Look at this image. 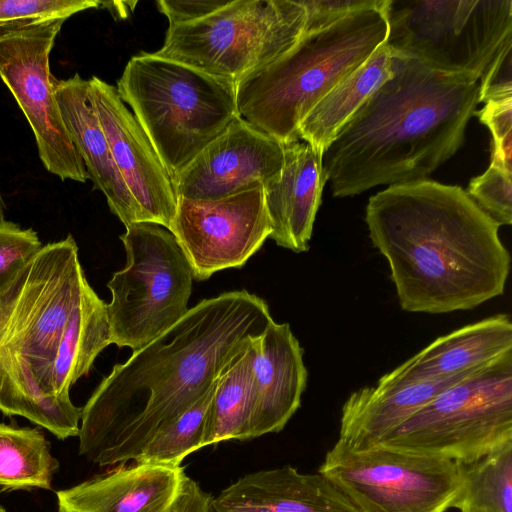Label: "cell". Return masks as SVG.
Segmentation results:
<instances>
[{"instance_id":"cell-1","label":"cell","mask_w":512,"mask_h":512,"mask_svg":"<svg viewBox=\"0 0 512 512\" xmlns=\"http://www.w3.org/2000/svg\"><path fill=\"white\" fill-rule=\"evenodd\" d=\"M272 320L266 301L245 289L189 308L100 382L81 410L79 453L100 466L135 461L158 432L215 386Z\"/></svg>"},{"instance_id":"cell-2","label":"cell","mask_w":512,"mask_h":512,"mask_svg":"<svg viewBox=\"0 0 512 512\" xmlns=\"http://www.w3.org/2000/svg\"><path fill=\"white\" fill-rule=\"evenodd\" d=\"M365 222L402 310H470L504 293L511 257L500 226L461 187L428 179L388 186L369 198Z\"/></svg>"},{"instance_id":"cell-3","label":"cell","mask_w":512,"mask_h":512,"mask_svg":"<svg viewBox=\"0 0 512 512\" xmlns=\"http://www.w3.org/2000/svg\"><path fill=\"white\" fill-rule=\"evenodd\" d=\"M392 53L393 75L323 153L334 197L424 180L464 143L479 104V80L439 73Z\"/></svg>"},{"instance_id":"cell-4","label":"cell","mask_w":512,"mask_h":512,"mask_svg":"<svg viewBox=\"0 0 512 512\" xmlns=\"http://www.w3.org/2000/svg\"><path fill=\"white\" fill-rule=\"evenodd\" d=\"M304 34L286 53L236 83L239 116L282 144L298 141L309 111L388 38V5Z\"/></svg>"},{"instance_id":"cell-5","label":"cell","mask_w":512,"mask_h":512,"mask_svg":"<svg viewBox=\"0 0 512 512\" xmlns=\"http://www.w3.org/2000/svg\"><path fill=\"white\" fill-rule=\"evenodd\" d=\"M116 90L171 179L239 116L234 81L155 53L133 56Z\"/></svg>"},{"instance_id":"cell-6","label":"cell","mask_w":512,"mask_h":512,"mask_svg":"<svg viewBox=\"0 0 512 512\" xmlns=\"http://www.w3.org/2000/svg\"><path fill=\"white\" fill-rule=\"evenodd\" d=\"M378 445L463 465L512 445V352L442 390Z\"/></svg>"},{"instance_id":"cell-7","label":"cell","mask_w":512,"mask_h":512,"mask_svg":"<svg viewBox=\"0 0 512 512\" xmlns=\"http://www.w3.org/2000/svg\"><path fill=\"white\" fill-rule=\"evenodd\" d=\"M300 0H231L198 21L167 29L158 56L237 83L304 35Z\"/></svg>"},{"instance_id":"cell-8","label":"cell","mask_w":512,"mask_h":512,"mask_svg":"<svg viewBox=\"0 0 512 512\" xmlns=\"http://www.w3.org/2000/svg\"><path fill=\"white\" fill-rule=\"evenodd\" d=\"M387 46L429 69L480 80L512 40L511 0H390Z\"/></svg>"},{"instance_id":"cell-9","label":"cell","mask_w":512,"mask_h":512,"mask_svg":"<svg viewBox=\"0 0 512 512\" xmlns=\"http://www.w3.org/2000/svg\"><path fill=\"white\" fill-rule=\"evenodd\" d=\"M120 239L127 260L107 283L110 337L135 351L188 312L193 275L176 238L161 225L130 224Z\"/></svg>"},{"instance_id":"cell-10","label":"cell","mask_w":512,"mask_h":512,"mask_svg":"<svg viewBox=\"0 0 512 512\" xmlns=\"http://www.w3.org/2000/svg\"><path fill=\"white\" fill-rule=\"evenodd\" d=\"M318 472L359 512H447L463 489L462 464L381 445L354 450L337 441Z\"/></svg>"},{"instance_id":"cell-11","label":"cell","mask_w":512,"mask_h":512,"mask_svg":"<svg viewBox=\"0 0 512 512\" xmlns=\"http://www.w3.org/2000/svg\"><path fill=\"white\" fill-rule=\"evenodd\" d=\"M87 282L72 237L44 245L14 282V296L0 333V350L26 357L44 390L67 321ZM53 394V393H52Z\"/></svg>"},{"instance_id":"cell-12","label":"cell","mask_w":512,"mask_h":512,"mask_svg":"<svg viewBox=\"0 0 512 512\" xmlns=\"http://www.w3.org/2000/svg\"><path fill=\"white\" fill-rule=\"evenodd\" d=\"M64 22L0 28V78L32 129L45 169L62 181L85 183L88 174L64 124L50 72V53Z\"/></svg>"},{"instance_id":"cell-13","label":"cell","mask_w":512,"mask_h":512,"mask_svg":"<svg viewBox=\"0 0 512 512\" xmlns=\"http://www.w3.org/2000/svg\"><path fill=\"white\" fill-rule=\"evenodd\" d=\"M185 254L193 279L240 268L262 247L272 228L264 189L216 200L177 198L168 229Z\"/></svg>"},{"instance_id":"cell-14","label":"cell","mask_w":512,"mask_h":512,"mask_svg":"<svg viewBox=\"0 0 512 512\" xmlns=\"http://www.w3.org/2000/svg\"><path fill=\"white\" fill-rule=\"evenodd\" d=\"M283 161L284 144L238 116L172 184L177 198L221 199L264 188L279 176Z\"/></svg>"},{"instance_id":"cell-15","label":"cell","mask_w":512,"mask_h":512,"mask_svg":"<svg viewBox=\"0 0 512 512\" xmlns=\"http://www.w3.org/2000/svg\"><path fill=\"white\" fill-rule=\"evenodd\" d=\"M89 84L113 161L139 209L141 222L169 229L177 206L170 175L116 87L96 76Z\"/></svg>"},{"instance_id":"cell-16","label":"cell","mask_w":512,"mask_h":512,"mask_svg":"<svg viewBox=\"0 0 512 512\" xmlns=\"http://www.w3.org/2000/svg\"><path fill=\"white\" fill-rule=\"evenodd\" d=\"M288 323L272 320L257 340L250 439L280 432L301 405L308 372Z\"/></svg>"},{"instance_id":"cell-17","label":"cell","mask_w":512,"mask_h":512,"mask_svg":"<svg viewBox=\"0 0 512 512\" xmlns=\"http://www.w3.org/2000/svg\"><path fill=\"white\" fill-rule=\"evenodd\" d=\"M185 475L181 465H120L58 491V512H170Z\"/></svg>"},{"instance_id":"cell-18","label":"cell","mask_w":512,"mask_h":512,"mask_svg":"<svg viewBox=\"0 0 512 512\" xmlns=\"http://www.w3.org/2000/svg\"><path fill=\"white\" fill-rule=\"evenodd\" d=\"M210 512H359L321 473L286 465L248 473L212 497Z\"/></svg>"},{"instance_id":"cell-19","label":"cell","mask_w":512,"mask_h":512,"mask_svg":"<svg viewBox=\"0 0 512 512\" xmlns=\"http://www.w3.org/2000/svg\"><path fill=\"white\" fill-rule=\"evenodd\" d=\"M322 156L301 140L284 144L281 172L263 188L272 228L269 238L295 253L309 250L315 217L327 182Z\"/></svg>"},{"instance_id":"cell-20","label":"cell","mask_w":512,"mask_h":512,"mask_svg":"<svg viewBox=\"0 0 512 512\" xmlns=\"http://www.w3.org/2000/svg\"><path fill=\"white\" fill-rule=\"evenodd\" d=\"M67 131L82 158L94 189L100 190L110 211L126 226L141 222L139 209L117 167L96 113L89 80L78 73L66 80H53Z\"/></svg>"},{"instance_id":"cell-21","label":"cell","mask_w":512,"mask_h":512,"mask_svg":"<svg viewBox=\"0 0 512 512\" xmlns=\"http://www.w3.org/2000/svg\"><path fill=\"white\" fill-rule=\"evenodd\" d=\"M512 352V321L496 314L435 339L377 383L401 385L449 377L483 367Z\"/></svg>"},{"instance_id":"cell-22","label":"cell","mask_w":512,"mask_h":512,"mask_svg":"<svg viewBox=\"0 0 512 512\" xmlns=\"http://www.w3.org/2000/svg\"><path fill=\"white\" fill-rule=\"evenodd\" d=\"M475 370L401 385L377 383L352 392L341 409L338 441L354 450L378 445L438 393Z\"/></svg>"},{"instance_id":"cell-23","label":"cell","mask_w":512,"mask_h":512,"mask_svg":"<svg viewBox=\"0 0 512 512\" xmlns=\"http://www.w3.org/2000/svg\"><path fill=\"white\" fill-rule=\"evenodd\" d=\"M392 75L393 53L385 43L309 111L298 126V140L323 154L340 129Z\"/></svg>"},{"instance_id":"cell-24","label":"cell","mask_w":512,"mask_h":512,"mask_svg":"<svg viewBox=\"0 0 512 512\" xmlns=\"http://www.w3.org/2000/svg\"><path fill=\"white\" fill-rule=\"evenodd\" d=\"M81 410L70 397H58L44 390L26 357L0 350V411L3 414L25 417L64 440L78 436Z\"/></svg>"},{"instance_id":"cell-25","label":"cell","mask_w":512,"mask_h":512,"mask_svg":"<svg viewBox=\"0 0 512 512\" xmlns=\"http://www.w3.org/2000/svg\"><path fill=\"white\" fill-rule=\"evenodd\" d=\"M110 344L107 304L87 281L56 349L51 372L52 393L69 397L70 387L89 373L96 357Z\"/></svg>"},{"instance_id":"cell-26","label":"cell","mask_w":512,"mask_h":512,"mask_svg":"<svg viewBox=\"0 0 512 512\" xmlns=\"http://www.w3.org/2000/svg\"><path fill=\"white\" fill-rule=\"evenodd\" d=\"M257 340L216 382L206 414L204 447L223 441L250 439Z\"/></svg>"},{"instance_id":"cell-27","label":"cell","mask_w":512,"mask_h":512,"mask_svg":"<svg viewBox=\"0 0 512 512\" xmlns=\"http://www.w3.org/2000/svg\"><path fill=\"white\" fill-rule=\"evenodd\" d=\"M58 461L39 428L0 423V486L7 490L50 489Z\"/></svg>"},{"instance_id":"cell-28","label":"cell","mask_w":512,"mask_h":512,"mask_svg":"<svg viewBox=\"0 0 512 512\" xmlns=\"http://www.w3.org/2000/svg\"><path fill=\"white\" fill-rule=\"evenodd\" d=\"M463 489L458 509L512 512V445L463 465Z\"/></svg>"},{"instance_id":"cell-29","label":"cell","mask_w":512,"mask_h":512,"mask_svg":"<svg viewBox=\"0 0 512 512\" xmlns=\"http://www.w3.org/2000/svg\"><path fill=\"white\" fill-rule=\"evenodd\" d=\"M214 388L158 432L134 462L180 466L186 456L203 448L206 414Z\"/></svg>"},{"instance_id":"cell-30","label":"cell","mask_w":512,"mask_h":512,"mask_svg":"<svg viewBox=\"0 0 512 512\" xmlns=\"http://www.w3.org/2000/svg\"><path fill=\"white\" fill-rule=\"evenodd\" d=\"M94 0H0V28H22L66 21L74 14L98 8Z\"/></svg>"},{"instance_id":"cell-31","label":"cell","mask_w":512,"mask_h":512,"mask_svg":"<svg viewBox=\"0 0 512 512\" xmlns=\"http://www.w3.org/2000/svg\"><path fill=\"white\" fill-rule=\"evenodd\" d=\"M466 193L499 226L512 224V171L490 164L470 180Z\"/></svg>"},{"instance_id":"cell-32","label":"cell","mask_w":512,"mask_h":512,"mask_svg":"<svg viewBox=\"0 0 512 512\" xmlns=\"http://www.w3.org/2000/svg\"><path fill=\"white\" fill-rule=\"evenodd\" d=\"M43 245L37 233L18 224L0 222V294L6 292Z\"/></svg>"},{"instance_id":"cell-33","label":"cell","mask_w":512,"mask_h":512,"mask_svg":"<svg viewBox=\"0 0 512 512\" xmlns=\"http://www.w3.org/2000/svg\"><path fill=\"white\" fill-rule=\"evenodd\" d=\"M475 115L492 135L490 164L512 171V97L487 101Z\"/></svg>"},{"instance_id":"cell-34","label":"cell","mask_w":512,"mask_h":512,"mask_svg":"<svg viewBox=\"0 0 512 512\" xmlns=\"http://www.w3.org/2000/svg\"><path fill=\"white\" fill-rule=\"evenodd\" d=\"M384 0H300L306 12L304 34L321 30L357 11L376 7Z\"/></svg>"},{"instance_id":"cell-35","label":"cell","mask_w":512,"mask_h":512,"mask_svg":"<svg viewBox=\"0 0 512 512\" xmlns=\"http://www.w3.org/2000/svg\"><path fill=\"white\" fill-rule=\"evenodd\" d=\"M512 40L489 63L479 80V103L512 97Z\"/></svg>"},{"instance_id":"cell-36","label":"cell","mask_w":512,"mask_h":512,"mask_svg":"<svg viewBox=\"0 0 512 512\" xmlns=\"http://www.w3.org/2000/svg\"><path fill=\"white\" fill-rule=\"evenodd\" d=\"M231 0H159L158 10L164 14L169 27L203 19L228 5Z\"/></svg>"},{"instance_id":"cell-37","label":"cell","mask_w":512,"mask_h":512,"mask_svg":"<svg viewBox=\"0 0 512 512\" xmlns=\"http://www.w3.org/2000/svg\"><path fill=\"white\" fill-rule=\"evenodd\" d=\"M211 499L198 483L185 475L170 512H210Z\"/></svg>"},{"instance_id":"cell-38","label":"cell","mask_w":512,"mask_h":512,"mask_svg":"<svg viewBox=\"0 0 512 512\" xmlns=\"http://www.w3.org/2000/svg\"><path fill=\"white\" fill-rule=\"evenodd\" d=\"M14 296V283L12 286L3 294H0V333L5 324L7 315L10 310V306Z\"/></svg>"},{"instance_id":"cell-39","label":"cell","mask_w":512,"mask_h":512,"mask_svg":"<svg viewBox=\"0 0 512 512\" xmlns=\"http://www.w3.org/2000/svg\"><path fill=\"white\" fill-rule=\"evenodd\" d=\"M4 209H5V205H4L3 198H2L1 192H0V222L5 220L4 219Z\"/></svg>"},{"instance_id":"cell-40","label":"cell","mask_w":512,"mask_h":512,"mask_svg":"<svg viewBox=\"0 0 512 512\" xmlns=\"http://www.w3.org/2000/svg\"><path fill=\"white\" fill-rule=\"evenodd\" d=\"M459 509H460L461 512H483L481 510H478V509H475V508H471V507H468V506H462Z\"/></svg>"},{"instance_id":"cell-41","label":"cell","mask_w":512,"mask_h":512,"mask_svg":"<svg viewBox=\"0 0 512 512\" xmlns=\"http://www.w3.org/2000/svg\"><path fill=\"white\" fill-rule=\"evenodd\" d=\"M0 512H7L3 507L0 506Z\"/></svg>"}]
</instances>
